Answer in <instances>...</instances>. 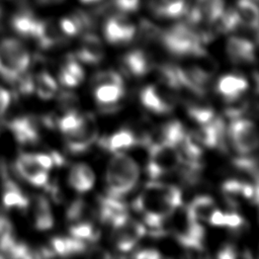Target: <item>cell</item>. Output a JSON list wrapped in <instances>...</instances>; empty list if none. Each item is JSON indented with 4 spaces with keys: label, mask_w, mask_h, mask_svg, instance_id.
<instances>
[{
    "label": "cell",
    "mask_w": 259,
    "mask_h": 259,
    "mask_svg": "<svg viewBox=\"0 0 259 259\" xmlns=\"http://www.w3.org/2000/svg\"><path fill=\"white\" fill-rule=\"evenodd\" d=\"M242 26L248 30H259V5L250 0H238L235 8Z\"/></svg>",
    "instance_id": "22"
},
{
    "label": "cell",
    "mask_w": 259,
    "mask_h": 259,
    "mask_svg": "<svg viewBox=\"0 0 259 259\" xmlns=\"http://www.w3.org/2000/svg\"><path fill=\"white\" fill-rule=\"evenodd\" d=\"M87 211V205L82 199H76L73 201L66 212V218L71 224L84 221V215Z\"/></svg>",
    "instance_id": "34"
},
{
    "label": "cell",
    "mask_w": 259,
    "mask_h": 259,
    "mask_svg": "<svg viewBox=\"0 0 259 259\" xmlns=\"http://www.w3.org/2000/svg\"><path fill=\"white\" fill-rule=\"evenodd\" d=\"M162 30L153 24L148 19H142L140 21V34L143 39L146 40H155L160 39Z\"/></svg>",
    "instance_id": "38"
},
{
    "label": "cell",
    "mask_w": 259,
    "mask_h": 259,
    "mask_svg": "<svg viewBox=\"0 0 259 259\" xmlns=\"http://www.w3.org/2000/svg\"><path fill=\"white\" fill-rule=\"evenodd\" d=\"M124 94L123 84H104L94 87L95 99L103 112L113 111Z\"/></svg>",
    "instance_id": "15"
},
{
    "label": "cell",
    "mask_w": 259,
    "mask_h": 259,
    "mask_svg": "<svg viewBox=\"0 0 259 259\" xmlns=\"http://www.w3.org/2000/svg\"><path fill=\"white\" fill-rule=\"evenodd\" d=\"M174 1H178V0H160L161 3H170V2H174Z\"/></svg>",
    "instance_id": "53"
},
{
    "label": "cell",
    "mask_w": 259,
    "mask_h": 259,
    "mask_svg": "<svg viewBox=\"0 0 259 259\" xmlns=\"http://www.w3.org/2000/svg\"><path fill=\"white\" fill-rule=\"evenodd\" d=\"M112 5L120 12H133L139 8L140 0H112Z\"/></svg>",
    "instance_id": "41"
},
{
    "label": "cell",
    "mask_w": 259,
    "mask_h": 259,
    "mask_svg": "<svg viewBox=\"0 0 259 259\" xmlns=\"http://www.w3.org/2000/svg\"><path fill=\"white\" fill-rule=\"evenodd\" d=\"M121 65L125 72L135 77L146 75L152 68L149 56L142 50H133L126 53L121 59Z\"/></svg>",
    "instance_id": "19"
},
{
    "label": "cell",
    "mask_w": 259,
    "mask_h": 259,
    "mask_svg": "<svg viewBox=\"0 0 259 259\" xmlns=\"http://www.w3.org/2000/svg\"><path fill=\"white\" fill-rule=\"evenodd\" d=\"M33 155L37 163L47 171L54 166V162L51 155H46V154H33Z\"/></svg>",
    "instance_id": "47"
},
{
    "label": "cell",
    "mask_w": 259,
    "mask_h": 259,
    "mask_svg": "<svg viewBox=\"0 0 259 259\" xmlns=\"http://www.w3.org/2000/svg\"><path fill=\"white\" fill-rule=\"evenodd\" d=\"M175 91L162 84L149 85L142 89L140 99L142 104L149 110L164 114L170 112L175 105Z\"/></svg>",
    "instance_id": "8"
},
{
    "label": "cell",
    "mask_w": 259,
    "mask_h": 259,
    "mask_svg": "<svg viewBox=\"0 0 259 259\" xmlns=\"http://www.w3.org/2000/svg\"><path fill=\"white\" fill-rule=\"evenodd\" d=\"M70 234L72 237L80 239L84 242H94L99 237V232L88 221H82L72 224L70 228Z\"/></svg>",
    "instance_id": "32"
},
{
    "label": "cell",
    "mask_w": 259,
    "mask_h": 259,
    "mask_svg": "<svg viewBox=\"0 0 259 259\" xmlns=\"http://www.w3.org/2000/svg\"><path fill=\"white\" fill-rule=\"evenodd\" d=\"M92 84L94 87L104 84H123L121 76L111 70L101 71L94 75L92 78Z\"/></svg>",
    "instance_id": "36"
},
{
    "label": "cell",
    "mask_w": 259,
    "mask_h": 259,
    "mask_svg": "<svg viewBox=\"0 0 259 259\" xmlns=\"http://www.w3.org/2000/svg\"><path fill=\"white\" fill-rule=\"evenodd\" d=\"M52 247L55 253L68 256L73 254H79L85 251L86 242L77 239V238H63V237H55L51 241Z\"/></svg>",
    "instance_id": "27"
},
{
    "label": "cell",
    "mask_w": 259,
    "mask_h": 259,
    "mask_svg": "<svg viewBox=\"0 0 259 259\" xmlns=\"http://www.w3.org/2000/svg\"><path fill=\"white\" fill-rule=\"evenodd\" d=\"M40 120L33 115L20 116L8 123V127L13 132L16 140L22 144H34L39 139Z\"/></svg>",
    "instance_id": "12"
},
{
    "label": "cell",
    "mask_w": 259,
    "mask_h": 259,
    "mask_svg": "<svg viewBox=\"0 0 259 259\" xmlns=\"http://www.w3.org/2000/svg\"><path fill=\"white\" fill-rule=\"evenodd\" d=\"M35 90L41 99H50L54 97L57 91V83L54 78L46 73L41 72L34 80Z\"/></svg>",
    "instance_id": "33"
},
{
    "label": "cell",
    "mask_w": 259,
    "mask_h": 259,
    "mask_svg": "<svg viewBox=\"0 0 259 259\" xmlns=\"http://www.w3.org/2000/svg\"><path fill=\"white\" fill-rule=\"evenodd\" d=\"M250 1H252V2H254L255 4H257V5H259V0H250Z\"/></svg>",
    "instance_id": "54"
},
{
    "label": "cell",
    "mask_w": 259,
    "mask_h": 259,
    "mask_svg": "<svg viewBox=\"0 0 259 259\" xmlns=\"http://www.w3.org/2000/svg\"><path fill=\"white\" fill-rule=\"evenodd\" d=\"M12 84L15 86L16 90L23 95H28L32 93L35 89L34 86V80L32 79L30 74H27L25 72L19 74L13 81Z\"/></svg>",
    "instance_id": "37"
},
{
    "label": "cell",
    "mask_w": 259,
    "mask_h": 259,
    "mask_svg": "<svg viewBox=\"0 0 259 259\" xmlns=\"http://www.w3.org/2000/svg\"><path fill=\"white\" fill-rule=\"evenodd\" d=\"M81 118H82V114H79L76 110L68 111L62 118H59L58 127L62 133L67 134L75 130L80 124Z\"/></svg>",
    "instance_id": "35"
},
{
    "label": "cell",
    "mask_w": 259,
    "mask_h": 259,
    "mask_svg": "<svg viewBox=\"0 0 259 259\" xmlns=\"http://www.w3.org/2000/svg\"><path fill=\"white\" fill-rule=\"evenodd\" d=\"M34 38L37 39L38 45L42 49H49L60 42L62 40V35L54 22L39 20Z\"/></svg>",
    "instance_id": "23"
},
{
    "label": "cell",
    "mask_w": 259,
    "mask_h": 259,
    "mask_svg": "<svg viewBox=\"0 0 259 259\" xmlns=\"http://www.w3.org/2000/svg\"><path fill=\"white\" fill-rule=\"evenodd\" d=\"M176 219L173 224V231L177 241L187 249L201 250L204 237L201 223L195 221L186 208L181 210Z\"/></svg>",
    "instance_id": "5"
},
{
    "label": "cell",
    "mask_w": 259,
    "mask_h": 259,
    "mask_svg": "<svg viewBox=\"0 0 259 259\" xmlns=\"http://www.w3.org/2000/svg\"><path fill=\"white\" fill-rule=\"evenodd\" d=\"M18 174L35 186H45L49 181V175L35 160L33 154H20L15 162Z\"/></svg>",
    "instance_id": "11"
},
{
    "label": "cell",
    "mask_w": 259,
    "mask_h": 259,
    "mask_svg": "<svg viewBox=\"0 0 259 259\" xmlns=\"http://www.w3.org/2000/svg\"><path fill=\"white\" fill-rule=\"evenodd\" d=\"M99 217L103 223L114 228L128 218L127 206L120 198L106 195L100 199Z\"/></svg>",
    "instance_id": "13"
},
{
    "label": "cell",
    "mask_w": 259,
    "mask_h": 259,
    "mask_svg": "<svg viewBox=\"0 0 259 259\" xmlns=\"http://www.w3.org/2000/svg\"><path fill=\"white\" fill-rule=\"evenodd\" d=\"M0 257H3V256H2V255H1V254H0Z\"/></svg>",
    "instance_id": "55"
},
{
    "label": "cell",
    "mask_w": 259,
    "mask_h": 259,
    "mask_svg": "<svg viewBox=\"0 0 259 259\" xmlns=\"http://www.w3.org/2000/svg\"><path fill=\"white\" fill-rule=\"evenodd\" d=\"M236 249L233 245L231 244H227L225 245L219 252L218 257L219 258H224V259H231V258H235L237 256L236 254Z\"/></svg>",
    "instance_id": "49"
},
{
    "label": "cell",
    "mask_w": 259,
    "mask_h": 259,
    "mask_svg": "<svg viewBox=\"0 0 259 259\" xmlns=\"http://www.w3.org/2000/svg\"><path fill=\"white\" fill-rule=\"evenodd\" d=\"M207 223L214 227H225V212L215 208L210 214Z\"/></svg>",
    "instance_id": "44"
},
{
    "label": "cell",
    "mask_w": 259,
    "mask_h": 259,
    "mask_svg": "<svg viewBox=\"0 0 259 259\" xmlns=\"http://www.w3.org/2000/svg\"><path fill=\"white\" fill-rule=\"evenodd\" d=\"M51 157L53 159V162H54V165H57V166H62L64 163H65V159L64 157L57 153V152H52L51 153Z\"/></svg>",
    "instance_id": "50"
},
{
    "label": "cell",
    "mask_w": 259,
    "mask_h": 259,
    "mask_svg": "<svg viewBox=\"0 0 259 259\" xmlns=\"http://www.w3.org/2000/svg\"><path fill=\"white\" fill-rule=\"evenodd\" d=\"M243 223V218L239 213L235 211L225 212V227L230 229H237L242 227Z\"/></svg>",
    "instance_id": "42"
},
{
    "label": "cell",
    "mask_w": 259,
    "mask_h": 259,
    "mask_svg": "<svg viewBox=\"0 0 259 259\" xmlns=\"http://www.w3.org/2000/svg\"><path fill=\"white\" fill-rule=\"evenodd\" d=\"M0 170H2V172H3L2 177H3L4 191H3L2 200H3L4 205L8 208L15 207L18 209H25L29 204V200H28L27 196L15 184V182L6 175L4 166H1Z\"/></svg>",
    "instance_id": "18"
},
{
    "label": "cell",
    "mask_w": 259,
    "mask_h": 259,
    "mask_svg": "<svg viewBox=\"0 0 259 259\" xmlns=\"http://www.w3.org/2000/svg\"><path fill=\"white\" fill-rule=\"evenodd\" d=\"M134 257L140 258V259H158L161 257V254L156 249L147 248V249H143V250H140L139 252H137L134 255Z\"/></svg>",
    "instance_id": "46"
},
{
    "label": "cell",
    "mask_w": 259,
    "mask_h": 259,
    "mask_svg": "<svg viewBox=\"0 0 259 259\" xmlns=\"http://www.w3.org/2000/svg\"><path fill=\"white\" fill-rule=\"evenodd\" d=\"M194 7L198 10L202 21L212 23L225 10L224 0H195Z\"/></svg>",
    "instance_id": "28"
},
{
    "label": "cell",
    "mask_w": 259,
    "mask_h": 259,
    "mask_svg": "<svg viewBox=\"0 0 259 259\" xmlns=\"http://www.w3.org/2000/svg\"><path fill=\"white\" fill-rule=\"evenodd\" d=\"M139 167L134 159L123 153H115L106 169L107 195L120 198L128 193L139 179Z\"/></svg>",
    "instance_id": "1"
},
{
    "label": "cell",
    "mask_w": 259,
    "mask_h": 259,
    "mask_svg": "<svg viewBox=\"0 0 259 259\" xmlns=\"http://www.w3.org/2000/svg\"><path fill=\"white\" fill-rule=\"evenodd\" d=\"M137 144V136L131 130H119L116 133L112 134L109 137L102 138L99 140V145L115 154V153H123L124 151L131 149Z\"/></svg>",
    "instance_id": "20"
},
{
    "label": "cell",
    "mask_w": 259,
    "mask_h": 259,
    "mask_svg": "<svg viewBox=\"0 0 259 259\" xmlns=\"http://www.w3.org/2000/svg\"><path fill=\"white\" fill-rule=\"evenodd\" d=\"M137 33V27L123 14L111 15L104 24V36L110 44L131 41Z\"/></svg>",
    "instance_id": "10"
},
{
    "label": "cell",
    "mask_w": 259,
    "mask_h": 259,
    "mask_svg": "<svg viewBox=\"0 0 259 259\" xmlns=\"http://www.w3.org/2000/svg\"><path fill=\"white\" fill-rule=\"evenodd\" d=\"M64 0H37L38 3L42 5H53V4H59L63 2Z\"/></svg>",
    "instance_id": "51"
},
{
    "label": "cell",
    "mask_w": 259,
    "mask_h": 259,
    "mask_svg": "<svg viewBox=\"0 0 259 259\" xmlns=\"http://www.w3.org/2000/svg\"><path fill=\"white\" fill-rule=\"evenodd\" d=\"M162 45L174 56L196 57L205 56L202 41L192 26L186 22H179L162 30L160 35Z\"/></svg>",
    "instance_id": "2"
},
{
    "label": "cell",
    "mask_w": 259,
    "mask_h": 259,
    "mask_svg": "<svg viewBox=\"0 0 259 259\" xmlns=\"http://www.w3.org/2000/svg\"><path fill=\"white\" fill-rule=\"evenodd\" d=\"M187 112L189 116L197 122L199 125L206 124L212 121L217 116L209 105L192 102L187 106Z\"/></svg>",
    "instance_id": "31"
},
{
    "label": "cell",
    "mask_w": 259,
    "mask_h": 259,
    "mask_svg": "<svg viewBox=\"0 0 259 259\" xmlns=\"http://www.w3.org/2000/svg\"><path fill=\"white\" fill-rule=\"evenodd\" d=\"M227 54L236 64L252 63L255 60V47L249 39L232 36L227 41Z\"/></svg>",
    "instance_id": "14"
},
{
    "label": "cell",
    "mask_w": 259,
    "mask_h": 259,
    "mask_svg": "<svg viewBox=\"0 0 259 259\" xmlns=\"http://www.w3.org/2000/svg\"><path fill=\"white\" fill-rule=\"evenodd\" d=\"M104 57V49L100 38L94 33H86L82 37L77 58L84 63L95 65Z\"/></svg>",
    "instance_id": "17"
},
{
    "label": "cell",
    "mask_w": 259,
    "mask_h": 259,
    "mask_svg": "<svg viewBox=\"0 0 259 259\" xmlns=\"http://www.w3.org/2000/svg\"><path fill=\"white\" fill-rule=\"evenodd\" d=\"M185 136L186 133L183 125L178 120H171L161 126L158 139L153 143H163L176 148Z\"/></svg>",
    "instance_id": "24"
},
{
    "label": "cell",
    "mask_w": 259,
    "mask_h": 259,
    "mask_svg": "<svg viewBox=\"0 0 259 259\" xmlns=\"http://www.w3.org/2000/svg\"><path fill=\"white\" fill-rule=\"evenodd\" d=\"M178 166L179 157L175 147L163 143H152L149 145L147 173L152 179H158L175 170Z\"/></svg>",
    "instance_id": "4"
},
{
    "label": "cell",
    "mask_w": 259,
    "mask_h": 259,
    "mask_svg": "<svg viewBox=\"0 0 259 259\" xmlns=\"http://www.w3.org/2000/svg\"><path fill=\"white\" fill-rule=\"evenodd\" d=\"M154 14L165 18H177L185 15L188 8L185 0H178L170 3H154L152 5Z\"/></svg>",
    "instance_id": "30"
},
{
    "label": "cell",
    "mask_w": 259,
    "mask_h": 259,
    "mask_svg": "<svg viewBox=\"0 0 259 259\" xmlns=\"http://www.w3.org/2000/svg\"><path fill=\"white\" fill-rule=\"evenodd\" d=\"M12 225L7 218L0 215V239L12 235Z\"/></svg>",
    "instance_id": "48"
},
{
    "label": "cell",
    "mask_w": 259,
    "mask_h": 259,
    "mask_svg": "<svg viewBox=\"0 0 259 259\" xmlns=\"http://www.w3.org/2000/svg\"><path fill=\"white\" fill-rule=\"evenodd\" d=\"M248 81L241 75L228 74L220 78L218 81V92L228 101L239 99L248 89Z\"/></svg>",
    "instance_id": "16"
},
{
    "label": "cell",
    "mask_w": 259,
    "mask_h": 259,
    "mask_svg": "<svg viewBox=\"0 0 259 259\" xmlns=\"http://www.w3.org/2000/svg\"><path fill=\"white\" fill-rule=\"evenodd\" d=\"M66 147L73 154H80L88 150L97 139V125L91 113L82 114L80 124L65 134Z\"/></svg>",
    "instance_id": "7"
},
{
    "label": "cell",
    "mask_w": 259,
    "mask_h": 259,
    "mask_svg": "<svg viewBox=\"0 0 259 259\" xmlns=\"http://www.w3.org/2000/svg\"><path fill=\"white\" fill-rule=\"evenodd\" d=\"M54 225V218L48 199L38 195L34 200V227L39 231L49 230Z\"/></svg>",
    "instance_id": "26"
},
{
    "label": "cell",
    "mask_w": 259,
    "mask_h": 259,
    "mask_svg": "<svg viewBox=\"0 0 259 259\" xmlns=\"http://www.w3.org/2000/svg\"><path fill=\"white\" fill-rule=\"evenodd\" d=\"M81 2L83 3H93V2H97V1H100V0H80Z\"/></svg>",
    "instance_id": "52"
},
{
    "label": "cell",
    "mask_w": 259,
    "mask_h": 259,
    "mask_svg": "<svg viewBox=\"0 0 259 259\" xmlns=\"http://www.w3.org/2000/svg\"><path fill=\"white\" fill-rule=\"evenodd\" d=\"M189 214L197 222H207L215 209L214 200L208 195L196 196L186 207Z\"/></svg>",
    "instance_id": "25"
},
{
    "label": "cell",
    "mask_w": 259,
    "mask_h": 259,
    "mask_svg": "<svg viewBox=\"0 0 259 259\" xmlns=\"http://www.w3.org/2000/svg\"><path fill=\"white\" fill-rule=\"evenodd\" d=\"M38 21L30 12L23 11L13 16L11 24L13 29L20 35L34 37Z\"/></svg>",
    "instance_id": "29"
},
{
    "label": "cell",
    "mask_w": 259,
    "mask_h": 259,
    "mask_svg": "<svg viewBox=\"0 0 259 259\" xmlns=\"http://www.w3.org/2000/svg\"><path fill=\"white\" fill-rule=\"evenodd\" d=\"M30 64V56L25 47L15 38L0 42V75L8 82L25 72Z\"/></svg>",
    "instance_id": "3"
},
{
    "label": "cell",
    "mask_w": 259,
    "mask_h": 259,
    "mask_svg": "<svg viewBox=\"0 0 259 259\" xmlns=\"http://www.w3.org/2000/svg\"><path fill=\"white\" fill-rule=\"evenodd\" d=\"M68 181L76 191L86 192L94 185L95 175L88 165L79 163L71 168Z\"/></svg>",
    "instance_id": "21"
},
{
    "label": "cell",
    "mask_w": 259,
    "mask_h": 259,
    "mask_svg": "<svg viewBox=\"0 0 259 259\" xmlns=\"http://www.w3.org/2000/svg\"><path fill=\"white\" fill-rule=\"evenodd\" d=\"M229 137L239 154L248 155L259 147V133L255 124L242 117H235L229 126Z\"/></svg>",
    "instance_id": "6"
},
{
    "label": "cell",
    "mask_w": 259,
    "mask_h": 259,
    "mask_svg": "<svg viewBox=\"0 0 259 259\" xmlns=\"http://www.w3.org/2000/svg\"><path fill=\"white\" fill-rule=\"evenodd\" d=\"M59 78L61 83L66 86V87H75L79 84L78 80L76 78H74L69 72H67L65 69L61 68L60 74H59Z\"/></svg>",
    "instance_id": "43"
},
{
    "label": "cell",
    "mask_w": 259,
    "mask_h": 259,
    "mask_svg": "<svg viewBox=\"0 0 259 259\" xmlns=\"http://www.w3.org/2000/svg\"><path fill=\"white\" fill-rule=\"evenodd\" d=\"M59 104L60 107L65 110V111H72L76 110V105L78 103V98L77 96L70 92V91H63L59 95Z\"/></svg>",
    "instance_id": "39"
},
{
    "label": "cell",
    "mask_w": 259,
    "mask_h": 259,
    "mask_svg": "<svg viewBox=\"0 0 259 259\" xmlns=\"http://www.w3.org/2000/svg\"><path fill=\"white\" fill-rule=\"evenodd\" d=\"M10 101H11L10 93L6 89L0 87V117L4 114V112L8 108Z\"/></svg>",
    "instance_id": "45"
},
{
    "label": "cell",
    "mask_w": 259,
    "mask_h": 259,
    "mask_svg": "<svg viewBox=\"0 0 259 259\" xmlns=\"http://www.w3.org/2000/svg\"><path fill=\"white\" fill-rule=\"evenodd\" d=\"M63 69H65L67 72H69L74 78L78 80L79 83H81L84 79V71L82 67L76 62L74 57H68L66 63L62 66Z\"/></svg>",
    "instance_id": "40"
},
{
    "label": "cell",
    "mask_w": 259,
    "mask_h": 259,
    "mask_svg": "<svg viewBox=\"0 0 259 259\" xmlns=\"http://www.w3.org/2000/svg\"><path fill=\"white\" fill-rule=\"evenodd\" d=\"M146 227L130 217L113 228V243L120 252L131 251L145 236Z\"/></svg>",
    "instance_id": "9"
}]
</instances>
